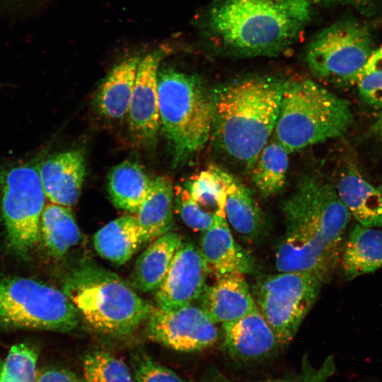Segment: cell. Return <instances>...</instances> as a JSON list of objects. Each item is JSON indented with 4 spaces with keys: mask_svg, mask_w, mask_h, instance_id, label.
I'll use <instances>...</instances> for the list:
<instances>
[{
    "mask_svg": "<svg viewBox=\"0 0 382 382\" xmlns=\"http://www.w3.org/2000/svg\"><path fill=\"white\" fill-rule=\"evenodd\" d=\"M203 232L199 249L208 274L216 279L228 274L245 275L253 271V261L235 241L226 215L219 216Z\"/></svg>",
    "mask_w": 382,
    "mask_h": 382,
    "instance_id": "obj_16",
    "label": "cell"
},
{
    "mask_svg": "<svg viewBox=\"0 0 382 382\" xmlns=\"http://www.w3.org/2000/svg\"><path fill=\"white\" fill-rule=\"evenodd\" d=\"M86 173L83 153L71 149L41 158L39 175L46 197L54 204L70 207L81 195Z\"/></svg>",
    "mask_w": 382,
    "mask_h": 382,
    "instance_id": "obj_14",
    "label": "cell"
},
{
    "mask_svg": "<svg viewBox=\"0 0 382 382\" xmlns=\"http://www.w3.org/2000/svg\"><path fill=\"white\" fill-rule=\"evenodd\" d=\"M140 59L137 57L125 59L102 82L95 102L105 118L120 120L127 115Z\"/></svg>",
    "mask_w": 382,
    "mask_h": 382,
    "instance_id": "obj_20",
    "label": "cell"
},
{
    "mask_svg": "<svg viewBox=\"0 0 382 382\" xmlns=\"http://www.w3.org/2000/svg\"><path fill=\"white\" fill-rule=\"evenodd\" d=\"M357 85L364 103L382 110V70L362 75Z\"/></svg>",
    "mask_w": 382,
    "mask_h": 382,
    "instance_id": "obj_34",
    "label": "cell"
},
{
    "mask_svg": "<svg viewBox=\"0 0 382 382\" xmlns=\"http://www.w3.org/2000/svg\"><path fill=\"white\" fill-rule=\"evenodd\" d=\"M222 333L224 350L241 361L261 359L280 345L257 306L238 319L223 323Z\"/></svg>",
    "mask_w": 382,
    "mask_h": 382,
    "instance_id": "obj_15",
    "label": "cell"
},
{
    "mask_svg": "<svg viewBox=\"0 0 382 382\" xmlns=\"http://www.w3.org/2000/svg\"><path fill=\"white\" fill-rule=\"evenodd\" d=\"M289 152L273 137L261 150L251 169L253 185L264 197L279 193L284 187Z\"/></svg>",
    "mask_w": 382,
    "mask_h": 382,
    "instance_id": "obj_27",
    "label": "cell"
},
{
    "mask_svg": "<svg viewBox=\"0 0 382 382\" xmlns=\"http://www.w3.org/2000/svg\"><path fill=\"white\" fill-rule=\"evenodd\" d=\"M214 167L225 189V214L228 224L248 240L255 239L263 228V217L252 192L228 171Z\"/></svg>",
    "mask_w": 382,
    "mask_h": 382,
    "instance_id": "obj_19",
    "label": "cell"
},
{
    "mask_svg": "<svg viewBox=\"0 0 382 382\" xmlns=\"http://www.w3.org/2000/svg\"><path fill=\"white\" fill-rule=\"evenodd\" d=\"M368 26L351 18L340 19L318 32L307 43L304 59L320 79L344 85L357 84L373 52Z\"/></svg>",
    "mask_w": 382,
    "mask_h": 382,
    "instance_id": "obj_8",
    "label": "cell"
},
{
    "mask_svg": "<svg viewBox=\"0 0 382 382\" xmlns=\"http://www.w3.org/2000/svg\"><path fill=\"white\" fill-rule=\"evenodd\" d=\"M216 279L199 296V308L213 323L235 320L257 307L244 275L228 274Z\"/></svg>",
    "mask_w": 382,
    "mask_h": 382,
    "instance_id": "obj_17",
    "label": "cell"
},
{
    "mask_svg": "<svg viewBox=\"0 0 382 382\" xmlns=\"http://www.w3.org/2000/svg\"><path fill=\"white\" fill-rule=\"evenodd\" d=\"M79 313L63 291L25 277H0V328L66 332Z\"/></svg>",
    "mask_w": 382,
    "mask_h": 382,
    "instance_id": "obj_7",
    "label": "cell"
},
{
    "mask_svg": "<svg viewBox=\"0 0 382 382\" xmlns=\"http://www.w3.org/2000/svg\"><path fill=\"white\" fill-rule=\"evenodd\" d=\"M323 283L306 272H279L257 282L253 299L280 345L294 338Z\"/></svg>",
    "mask_w": 382,
    "mask_h": 382,
    "instance_id": "obj_10",
    "label": "cell"
},
{
    "mask_svg": "<svg viewBox=\"0 0 382 382\" xmlns=\"http://www.w3.org/2000/svg\"><path fill=\"white\" fill-rule=\"evenodd\" d=\"M342 265L352 279L382 267V231L355 225L343 244Z\"/></svg>",
    "mask_w": 382,
    "mask_h": 382,
    "instance_id": "obj_22",
    "label": "cell"
},
{
    "mask_svg": "<svg viewBox=\"0 0 382 382\" xmlns=\"http://www.w3.org/2000/svg\"><path fill=\"white\" fill-rule=\"evenodd\" d=\"M131 363L135 382H185L176 373L146 354H134Z\"/></svg>",
    "mask_w": 382,
    "mask_h": 382,
    "instance_id": "obj_31",
    "label": "cell"
},
{
    "mask_svg": "<svg viewBox=\"0 0 382 382\" xmlns=\"http://www.w3.org/2000/svg\"><path fill=\"white\" fill-rule=\"evenodd\" d=\"M41 158L0 170L1 212L11 250L27 256L40 239V219L46 198L40 175Z\"/></svg>",
    "mask_w": 382,
    "mask_h": 382,
    "instance_id": "obj_9",
    "label": "cell"
},
{
    "mask_svg": "<svg viewBox=\"0 0 382 382\" xmlns=\"http://www.w3.org/2000/svg\"><path fill=\"white\" fill-rule=\"evenodd\" d=\"M208 274L199 248L190 240H182L168 271L156 290L158 306L173 310L191 303L205 289Z\"/></svg>",
    "mask_w": 382,
    "mask_h": 382,
    "instance_id": "obj_12",
    "label": "cell"
},
{
    "mask_svg": "<svg viewBox=\"0 0 382 382\" xmlns=\"http://www.w3.org/2000/svg\"><path fill=\"white\" fill-rule=\"evenodd\" d=\"M62 289L88 325L108 336L129 335L151 308L118 274L91 262L70 271Z\"/></svg>",
    "mask_w": 382,
    "mask_h": 382,
    "instance_id": "obj_4",
    "label": "cell"
},
{
    "mask_svg": "<svg viewBox=\"0 0 382 382\" xmlns=\"http://www.w3.org/2000/svg\"><path fill=\"white\" fill-rule=\"evenodd\" d=\"M382 70V45L374 50L364 66L361 76Z\"/></svg>",
    "mask_w": 382,
    "mask_h": 382,
    "instance_id": "obj_37",
    "label": "cell"
},
{
    "mask_svg": "<svg viewBox=\"0 0 382 382\" xmlns=\"http://www.w3.org/2000/svg\"><path fill=\"white\" fill-rule=\"evenodd\" d=\"M144 243L134 216L114 219L94 236L96 250L103 258L117 265L127 262Z\"/></svg>",
    "mask_w": 382,
    "mask_h": 382,
    "instance_id": "obj_25",
    "label": "cell"
},
{
    "mask_svg": "<svg viewBox=\"0 0 382 382\" xmlns=\"http://www.w3.org/2000/svg\"><path fill=\"white\" fill-rule=\"evenodd\" d=\"M281 209L285 231L275 252L277 270L306 272L328 280L342 255L351 216L335 187L317 173H307Z\"/></svg>",
    "mask_w": 382,
    "mask_h": 382,
    "instance_id": "obj_1",
    "label": "cell"
},
{
    "mask_svg": "<svg viewBox=\"0 0 382 382\" xmlns=\"http://www.w3.org/2000/svg\"><path fill=\"white\" fill-rule=\"evenodd\" d=\"M82 367L85 382H134L127 366L103 350L86 354Z\"/></svg>",
    "mask_w": 382,
    "mask_h": 382,
    "instance_id": "obj_29",
    "label": "cell"
},
{
    "mask_svg": "<svg viewBox=\"0 0 382 382\" xmlns=\"http://www.w3.org/2000/svg\"><path fill=\"white\" fill-rule=\"evenodd\" d=\"M335 371V362L332 356L328 357L318 366L312 364L307 357H304L297 373L258 382H329Z\"/></svg>",
    "mask_w": 382,
    "mask_h": 382,
    "instance_id": "obj_33",
    "label": "cell"
},
{
    "mask_svg": "<svg viewBox=\"0 0 382 382\" xmlns=\"http://www.w3.org/2000/svg\"><path fill=\"white\" fill-rule=\"evenodd\" d=\"M147 320L149 337L176 351H199L218 340L215 323L199 307L189 305L165 310L151 306Z\"/></svg>",
    "mask_w": 382,
    "mask_h": 382,
    "instance_id": "obj_11",
    "label": "cell"
},
{
    "mask_svg": "<svg viewBox=\"0 0 382 382\" xmlns=\"http://www.w3.org/2000/svg\"><path fill=\"white\" fill-rule=\"evenodd\" d=\"M370 133L382 141V110L370 128Z\"/></svg>",
    "mask_w": 382,
    "mask_h": 382,
    "instance_id": "obj_39",
    "label": "cell"
},
{
    "mask_svg": "<svg viewBox=\"0 0 382 382\" xmlns=\"http://www.w3.org/2000/svg\"><path fill=\"white\" fill-rule=\"evenodd\" d=\"M317 2L325 6H348L363 16H371L379 11L382 0H317Z\"/></svg>",
    "mask_w": 382,
    "mask_h": 382,
    "instance_id": "obj_35",
    "label": "cell"
},
{
    "mask_svg": "<svg viewBox=\"0 0 382 382\" xmlns=\"http://www.w3.org/2000/svg\"><path fill=\"white\" fill-rule=\"evenodd\" d=\"M164 50H156L140 59L127 112L130 132L142 144H152L160 128L158 74Z\"/></svg>",
    "mask_w": 382,
    "mask_h": 382,
    "instance_id": "obj_13",
    "label": "cell"
},
{
    "mask_svg": "<svg viewBox=\"0 0 382 382\" xmlns=\"http://www.w3.org/2000/svg\"><path fill=\"white\" fill-rule=\"evenodd\" d=\"M160 127L176 164L208 141L214 117V94L195 74L166 69L158 71Z\"/></svg>",
    "mask_w": 382,
    "mask_h": 382,
    "instance_id": "obj_6",
    "label": "cell"
},
{
    "mask_svg": "<svg viewBox=\"0 0 382 382\" xmlns=\"http://www.w3.org/2000/svg\"><path fill=\"white\" fill-rule=\"evenodd\" d=\"M335 189L359 224L382 227V190L369 183L355 166L350 165L341 173Z\"/></svg>",
    "mask_w": 382,
    "mask_h": 382,
    "instance_id": "obj_18",
    "label": "cell"
},
{
    "mask_svg": "<svg viewBox=\"0 0 382 382\" xmlns=\"http://www.w3.org/2000/svg\"><path fill=\"white\" fill-rule=\"evenodd\" d=\"M37 352L25 344L11 347L0 371V378L35 382L37 376Z\"/></svg>",
    "mask_w": 382,
    "mask_h": 382,
    "instance_id": "obj_30",
    "label": "cell"
},
{
    "mask_svg": "<svg viewBox=\"0 0 382 382\" xmlns=\"http://www.w3.org/2000/svg\"><path fill=\"white\" fill-rule=\"evenodd\" d=\"M154 182L141 166L125 161L108 173V190L117 208L136 213L150 195Z\"/></svg>",
    "mask_w": 382,
    "mask_h": 382,
    "instance_id": "obj_23",
    "label": "cell"
},
{
    "mask_svg": "<svg viewBox=\"0 0 382 382\" xmlns=\"http://www.w3.org/2000/svg\"><path fill=\"white\" fill-rule=\"evenodd\" d=\"M185 187L202 210L214 216L226 215V192L214 166L192 176Z\"/></svg>",
    "mask_w": 382,
    "mask_h": 382,
    "instance_id": "obj_28",
    "label": "cell"
},
{
    "mask_svg": "<svg viewBox=\"0 0 382 382\" xmlns=\"http://www.w3.org/2000/svg\"><path fill=\"white\" fill-rule=\"evenodd\" d=\"M180 236L168 232L157 238L137 258L131 284L138 291H156L162 284L182 242Z\"/></svg>",
    "mask_w": 382,
    "mask_h": 382,
    "instance_id": "obj_21",
    "label": "cell"
},
{
    "mask_svg": "<svg viewBox=\"0 0 382 382\" xmlns=\"http://www.w3.org/2000/svg\"><path fill=\"white\" fill-rule=\"evenodd\" d=\"M352 121L345 99L312 81H288L273 136L291 154L341 137Z\"/></svg>",
    "mask_w": 382,
    "mask_h": 382,
    "instance_id": "obj_5",
    "label": "cell"
},
{
    "mask_svg": "<svg viewBox=\"0 0 382 382\" xmlns=\"http://www.w3.org/2000/svg\"><path fill=\"white\" fill-rule=\"evenodd\" d=\"M178 208L183 221L195 231L207 230L219 216L202 210L189 196L185 187H175Z\"/></svg>",
    "mask_w": 382,
    "mask_h": 382,
    "instance_id": "obj_32",
    "label": "cell"
},
{
    "mask_svg": "<svg viewBox=\"0 0 382 382\" xmlns=\"http://www.w3.org/2000/svg\"><path fill=\"white\" fill-rule=\"evenodd\" d=\"M40 238L54 257H62L79 243L80 231L68 207L54 203L45 206L40 219Z\"/></svg>",
    "mask_w": 382,
    "mask_h": 382,
    "instance_id": "obj_26",
    "label": "cell"
},
{
    "mask_svg": "<svg viewBox=\"0 0 382 382\" xmlns=\"http://www.w3.org/2000/svg\"><path fill=\"white\" fill-rule=\"evenodd\" d=\"M283 84L272 77L253 76L213 93L211 136L222 151L249 170L274 132Z\"/></svg>",
    "mask_w": 382,
    "mask_h": 382,
    "instance_id": "obj_3",
    "label": "cell"
},
{
    "mask_svg": "<svg viewBox=\"0 0 382 382\" xmlns=\"http://www.w3.org/2000/svg\"><path fill=\"white\" fill-rule=\"evenodd\" d=\"M317 0H214L207 28L227 56H277L293 45L311 20Z\"/></svg>",
    "mask_w": 382,
    "mask_h": 382,
    "instance_id": "obj_2",
    "label": "cell"
},
{
    "mask_svg": "<svg viewBox=\"0 0 382 382\" xmlns=\"http://www.w3.org/2000/svg\"><path fill=\"white\" fill-rule=\"evenodd\" d=\"M0 382H24L19 380L9 379V378H0Z\"/></svg>",
    "mask_w": 382,
    "mask_h": 382,
    "instance_id": "obj_40",
    "label": "cell"
},
{
    "mask_svg": "<svg viewBox=\"0 0 382 382\" xmlns=\"http://www.w3.org/2000/svg\"><path fill=\"white\" fill-rule=\"evenodd\" d=\"M173 196L174 188L168 177L154 179L150 195L134 216L144 243L156 239L173 228Z\"/></svg>",
    "mask_w": 382,
    "mask_h": 382,
    "instance_id": "obj_24",
    "label": "cell"
},
{
    "mask_svg": "<svg viewBox=\"0 0 382 382\" xmlns=\"http://www.w3.org/2000/svg\"><path fill=\"white\" fill-rule=\"evenodd\" d=\"M205 382H233L216 369H212L207 373Z\"/></svg>",
    "mask_w": 382,
    "mask_h": 382,
    "instance_id": "obj_38",
    "label": "cell"
},
{
    "mask_svg": "<svg viewBox=\"0 0 382 382\" xmlns=\"http://www.w3.org/2000/svg\"><path fill=\"white\" fill-rule=\"evenodd\" d=\"M35 382H83L75 374L60 368H50L37 373Z\"/></svg>",
    "mask_w": 382,
    "mask_h": 382,
    "instance_id": "obj_36",
    "label": "cell"
}]
</instances>
